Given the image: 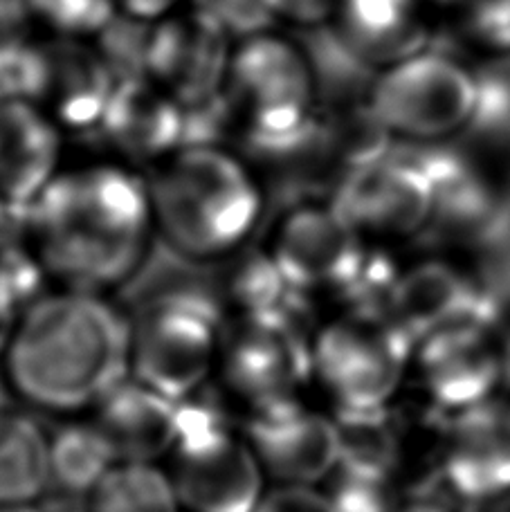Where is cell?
<instances>
[{
  "label": "cell",
  "instance_id": "obj_1",
  "mask_svg": "<svg viewBox=\"0 0 510 512\" xmlns=\"http://www.w3.org/2000/svg\"><path fill=\"white\" fill-rule=\"evenodd\" d=\"M39 259L68 290L126 286L149 259V189L131 173L95 167L57 176L34 200Z\"/></svg>",
  "mask_w": 510,
  "mask_h": 512
},
{
  "label": "cell",
  "instance_id": "obj_2",
  "mask_svg": "<svg viewBox=\"0 0 510 512\" xmlns=\"http://www.w3.org/2000/svg\"><path fill=\"white\" fill-rule=\"evenodd\" d=\"M129 322L99 295H45L18 319L5 376L30 405L70 414L97 405L131 373Z\"/></svg>",
  "mask_w": 510,
  "mask_h": 512
},
{
  "label": "cell",
  "instance_id": "obj_3",
  "mask_svg": "<svg viewBox=\"0 0 510 512\" xmlns=\"http://www.w3.org/2000/svg\"><path fill=\"white\" fill-rule=\"evenodd\" d=\"M187 261L171 274L169 265L153 274L140 268L126 283H138L129 319L131 376L176 402L203 391L225 344L223 297L198 274L205 263L180 274Z\"/></svg>",
  "mask_w": 510,
  "mask_h": 512
},
{
  "label": "cell",
  "instance_id": "obj_4",
  "mask_svg": "<svg viewBox=\"0 0 510 512\" xmlns=\"http://www.w3.org/2000/svg\"><path fill=\"white\" fill-rule=\"evenodd\" d=\"M153 221L169 250L209 263L232 256L261 216V194L241 162L216 146H187L149 187Z\"/></svg>",
  "mask_w": 510,
  "mask_h": 512
},
{
  "label": "cell",
  "instance_id": "obj_5",
  "mask_svg": "<svg viewBox=\"0 0 510 512\" xmlns=\"http://www.w3.org/2000/svg\"><path fill=\"white\" fill-rule=\"evenodd\" d=\"M232 108L248 120L250 140L263 155H277L315 131V75L306 52L275 36L245 39L232 57Z\"/></svg>",
  "mask_w": 510,
  "mask_h": 512
},
{
  "label": "cell",
  "instance_id": "obj_6",
  "mask_svg": "<svg viewBox=\"0 0 510 512\" xmlns=\"http://www.w3.org/2000/svg\"><path fill=\"white\" fill-rule=\"evenodd\" d=\"M180 405V436L173 450V486L189 512H254L266 495V470L250 441L227 425L205 400Z\"/></svg>",
  "mask_w": 510,
  "mask_h": 512
},
{
  "label": "cell",
  "instance_id": "obj_7",
  "mask_svg": "<svg viewBox=\"0 0 510 512\" xmlns=\"http://www.w3.org/2000/svg\"><path fill=\"white\" fill-rule=\"evenodd\" d=\"M414 351L391 317L349 310L315 335V378L338 409H380L396 396Z\"/></svg>",
  "mask_w": 510,
  "mask_h": 512
},
{
  "label": "cell",
  "instance_id": "obj_8",
  "mask_svg": "<svg viewBox=\"0 0 510 512\" xmlns=\"http://www.w3.org/2000/svg\"><path fill=\"white\" fill-rule=\"evenodd\" d=\"M479 102L477 79L436 52H418L389 66L369 93V108L391 135L421 142L461 131L477 115Z\"/></svg>",
  "mask_w": 510,
  "mask_h": 512
},
{
  "label": "cell",
  "instance_id": "obj_9",
  "mask_svg": "<svg viewBox=\"0 0 510 512\" xmlns=\"http://www.w3.org/2000/svg\"><path fill=\"white\" fill-rule=\"evenodd\" d=\"M261 315H241L223 344V369L230 389L263 409L299 400L315 378V337L306 333V319L295 301Z\"/></svg>",
  "mask_w": 510,
  "mask_h": 512
},
{
  "label": "cell",
  "instance_id": "obj_10",
  "mask_svg": "<svg viewBox=\"0 0 510 512\" xmlns=\"http://www.w3.org/2000/svg\"><path fill=\"white\" fill-rule=\"evenodd\" d=\"M414 369L434 409L448 418L497 398L506 382L504 340L495 322L466 319L423 337Z\"/></svg>",
  "mask_w": 510,
  "mask_h": 512
},
{
  "label": "cell",
  "instance_id": "obj_11",
  "mask_svg": "<svg viewBox=\"0 0 510 512\" xmlns=\"http://www.w3.org/2000/svg\"><path fill=\"white\" fill-rule=\"evenodd\" d=\"M333 207L360 234L412 236L434 221L436 191L416 158L387 153L351 167Z\"/></svg>",
  "mask_w": 510,
  "mask_h": 512
},
{
  "label": "cell",
  "instance_id": "obj_12",
  "mask_svg": "<svg viewBox=\"0 0 510 512\" xmlns=\"http://www.w3.org/2000/svg\"><path fill=\"white\" fill-rule=\"evenodd\" d=\"M362 234L335 207H299L277 234L270 256L293 292H340L364 261Z\"/></svg>",
  "mask_w": 510,
  "mask_h": 512
},
{
  "label": "cell",
  "instance_id": "obj_13",
  "mask_svg": "<svg viewBox=\"0 0 510 512\" xmlns=\"http://www.w3.org/2000/svg\"><path fill=\"white\" fill-rule=\"evenodd\" d=\"M245 438L266 474L279 483L315 486L338 470L340 443L333 416L308 409L299 400L252 409Z\"/></svg>",
  "mask_w": 510,
  "mask_h": 512
},
{
  "label": "cell",
  "instance_id": "obj_14",
  "mask_svg": "<svg viewBox=\"0 0 510 512\" xmlns=\"http://www.w3.org/2000/svg\"><path fill=\"white\" fill-rule=\"evenodd\" d=\"M443 481L466 504L510 497V400L445 418Z\"/></svg>",
  "mask_w": 510,
  "mask_h": 512
},
{
  "label": "cell",
  "instance_id": "obj_15",
  "mask_svg": "<svg viewBox=\"0 0 510 512\" xmlns=\"http://www.w3.org/2000/svg\"><path fill=\"white\" fill-rule=\"evenodd\" d=\"M227 34L194 12L187 21L153 27L147 75L187 108L218 97V88L230 77Z\"/></svg>",
  "mask_w": 510,
  "mask_h": 512
},
{
  "label": "cell",
  "instance_id": "obj_16",
  "mask_svg": "<svg viewBox=\"0 0 510 512\" xmlns=\"http://www.w3.org/2000/svg\"><path fill=\"white\" fill-rule=\"evenodd\" d=\"M391 319L418 344L466 319L495 322V301L466 274L443 261H423L400 274Z\"/></svg>",
  "mask_w": 510,
  "mask_h": 512
},
{
  "label": "cell",
  "instance_id": "obj_17",
  "mask_svg": "<svg viewBox=\"0 0 510 512\" xmlns=\"http://www.w3.org/2000/svg\"><path fill=\"white\" fill-rule=\"evenodd\" d=\"M95 425L120 463H156L176 450L180 405L135 378H124L97 402Z\"/></svg>",
  "mask_w": 510,
  "mask_h": 512
},
{
  "label": "cell",
  "instance_id": "obj_18",
  "mask_svg": "<svg viewBox=\"0 0 510 512\" xmlns=\"http://www.w3.org/2000/svg\"><path fill=\"white\" fill-rule=\"evenodd\" d=\"M61 140L32 102H0V196L34 205L57 178Z\"/></svg>",
  "mask_w": 510,
  "mask_h": 512
},
{
  "label": "cell",
  "instance_id": "obj_19",
  "mask_svg": "<svg viewBox=\"0 0 510 512\" xmlns=\"http://www.w3.org/2000/svg\"><path fill=\"white\" fill-rule=\"evenodd\" d=\"M99 126L117 149L153 158L185 140V111L165 88L147 79L117 81Z\"/></svg>",
  "mask_w": 510,
  "mask_h": 512
},
{
  "label": "cell",
  "instance_id": "obj_20",
  "mask_svg": "<svg viewBox=\"0 0 510 512\" xmlns=\"http://www.w3.org/2000/svg\"><path fill=\"white\" fill-rule=\"evenodd\" d=\"M48 86L45 102L63 124L90 128L102 122L117 79L102 52L77 39H61L45 45Z\"/></svg>",
  "mask_w": 510,
  "mask_h": 512
},
{
  "label": "cell",
  "instance_id": "obj_21",
  "mask_svg": "<svg viewBox=\"0 0 510 512\" xmlns=\"http://www.w3.org/2000/svg\"><path fill=\"white\" fill-rule=\"evenodd\" d=\"M340 36L367 66H394L423 52L427 30L416 0H342Z\"/></svg>",
  "mask_w": 510,
  "mask_h": 512
},
{
  "label": "cell",
  "instance_id": "obj_22",
  "mask_svg": "<svg viewBox=\"0 0 510 512\" xmlns=\"http://www.w3.org/2000/svg\"><path fill=\"white\" fill-rule=\"evenodd\" d=\"M50 488V438L34 418L0 420V504H34Z\"/></svg>",
  "mask_w": 510,
  "mask_h": 512
},
{
  "label": "cell",
  "instance_id": "obj_23",
  "mask_svg": "<svg viewBox=\"0 0 510 512\" xmlns=\"http://www.w3.org/2000/svg\"><path fill=\"white\" fill-rule=\"evenodd\" d=\"M333 420L340 443L338 470L389 483L400 463V438L387 407L335 409Z\"/></svg>",
  "mask_w": 510,
  "mask_h": 512
},
{
  "label": "cell",
  "instance_id": "obj_24",
  "mask_svg": "<svg viewBox=\"0 0 510 512\" xmlns=\"http://www.w3.org/2000/svg\"><path fill=\"white\" fill-rule=\"evenodd\" d=\"M117 463L95 420L63 425L50 438V486L66 497L88 499Z\"/></svg>",
  "mask_w": 510,
  "mask_h": 512
},
{
  "label": "cell",
  "instance_id": "obj_25",
  "mask_svg": "<svg viewBox=\"0 0 510 512\" xmlns=\"http://www.w3.org/2000/svg\"><path fill=\"white\" fill-rule=\"evenodd\" d=\"M90 512H180L173 479L156 463H117L88 497Z\"/></svg>",
  "mask_w": 510,
  "mask_h": 512
},
{
  "label": "cell",
  "instance_id": "obj_26",
  "mask_svg": "<svg viewBox=\"0 0 510 512\" xmlns=\"http://www.w3.org/2000/svg\"><path fill=\"white\" fill-rule=\"evenodd\" d=\"M295 297L297 292L288 286L270 254L239 256L223 279V301L234 304L241 315L272 313Z\"/></svg>",
  "mask_w": 510,
  "mask_h": 512
},
{
  "label": "cell",
  "instance_id": "obj_27",
  "mask_svg": "<svg viewBox=\"0 0 510 512\" xmlns=\"http://www.w3.org/2000/svg\"><path fill=\"white\" fill-rule=\"evenodd\" d=\"M48 86L45 45L0 36V102H41Z\"/></svg>",
  "mask_w": 510,
  "mask_h": 512
},
{
  "label": "cell",
  "instance_id": "obj_28",
  "mask_svg": "<svg viewBox=\"0 0 510 512\" xmlns=\"http://www.w3.org/2000/svg\"><path fill=\"white\" fill-rule=\"evenodd\" d=\"M115 5L117 0H30L32 14L72 39L104 32L115 21Z\"/></svg>",
  "mask_w": 510,
  "mask_h": 512
},
{
  "label": "cell",
  "instance_id": "obj_29",
  "mask_svg": "<svg viewBox=\"0 0 510 512\" xmlns=\"http://www.w3.org/2000/svg\"><path fill=\"white\" fill-rule=\"evenodd\" d=\"M196 12L227 36H261L279 16L277 0H194Z\"/></svg>",
  "mask_w": 510,
  "mask_h": 512
},
{
  "label": "cell",
  "instance_id": "obj_30",
  "mask_svg": "<svg viewBox=\"0 0 510 512\" xmlns=\"http://www.w3.org/2000/svg\"><path fill=\"white\" fill-rule=\"evenodd\" d=\"M331 479L329 495L338 512H394L398 508L385 481L358 479L342 470H335Z\"/></svg>",
  "mask_w": 510,
  "mask_h": 512
},
{
  "label": "cell",
  "instance_id": "obj_31",
  "mask_svg": "<svg viewBox=\"0 0 510 512\" xmlns=\"http://www.w3.org/2000/svg\"><path fill=\"white\" fill-rule=\"evenodd\" d=\"M468 25L484 48L510 52V0H472Z\"/></svg>",
  "mask_w": 510,
  "mask_h": 512
},
{
  "label": "cell",
  "instance_id": "obj_32",
  "mask_svg": "<svg viewBox=\"0 0 510 512\" xmlns=\"http://www.w3.org/2000/svg\"><path fill=\"white\" fill-rule=\"evenodd\" d=\"M254 512H338L329 492H320L315 486H293L279 483L266 490Z\"/></svg>",
  "mask_w": 510,
  "mask_h": 512
},
{
  "label": "cell",
  "instance_id": "obj_33",
  "mask_svg": "<svg viewBox=\"0 0 510 512\" xmlns=\"http://www.w3.org/2000/svg\"><path fill=\"white\" fill-rule=\"evenodd\" d=\"M342 0H277L279 16H288L302 25H322L340 9Z\"/></svg>",
  "mask_w": 510,
  "mask_h": 512
},
{
  "label": "cell",
  "instance_id": "obj_34",
  "mask_svg": "<svg viewBox=\"0 0 510 512\" xmlns=\"http://www.w3.org/2000/svg\"><path fill=\"white\" fill-rule=\"evenodd\" d=\"M30 14V0H0V36L12 34Z\"/></svg>",
  "mask_w": 510,
  "mask_h": 512
},
{
  "label": "cell",
  "instance_id": "obj_35",
  "mask_svg": "<svg viewBox=\"0 0 510 512\" xmlns=\"http://www.w3.org/2000/svg\"><path fill=\"white\" fill-rule=\"evenodd\" d=\"M122 3L131 18L147 21V18H156L160 14L169 12V9L176 5L178 0H122Z\"/></svg>",
  "mask_w": 510,
  "mask_h": 512
},
{
  "label": "cell",
  "instance_id": "obj_36",
  "mask_svg": "<svg viewBox=\"0 0 510 512\" xmlns=\"http://www.w3.org/2000/svg\"><path fill=\"white\" fill-rule=\"evenodd\" d=\"M18 319H21L18 310L9 304L3 295H0V355L7 353V346L12 342Z\"/></svg>",
  "mask_w": 510,
  "mask_h": 512
},
{
  "label": "cell",
  "instance_id": "obj_37",
  "mask_svg": "<svg viewBox=\"0 0 510 512\" xmlns=\"http://www.w3.org/2000/svg\"><path fill=\"white\" fill-rule=\"evenodd\" d=\"M394 512H450L445 510L443 506L434 504V501H427V499H414V501H407V504L400 506Z\"/></svg>",
  "mask_w": 510,
  "mask_h": 512
},
{
  "label": "cell",
  "instance_id": "obj_38",
  "mask_svg": "<svg viewBox=\"0 0 510 512\" xmlns=\"http://www.w3.org/2000/svg\"><path fill=\"white\" fill-rule=\"evenodd\" d=\"M12 393H14V389H12V384H9L7 376L5 378L0 376V420L7 418L12 411H16L12 407Z\"/></svg>",
  "mask_w": 510,
  "mask_h": 512
},
{
  "label": "cell",
  "instance_id": "obj_39",
  "mask_svg": "<svg viewBox=\"0 0 510 512\" xmlns=\"http://www.w3.org/2000/svg\"><path fill=\"white\" fill-rule=\"evenodd\" d=\"M466 512H510V497L481 501V504H466Z\"/></svg>",
  "mask_w": 510,
  "mask_h": 512
},
{
  "label": "cell",
  "instance_id": "obj_40",
  "mask_svg": "<svg viewBox=\"0 0 510 512\" xmlns=\"http://www.w3.org/2000/svg\"><path fill=\"white\" fill-rule=\"evenodd\" d=\"M0 512H43L34 504H0Z\"/></svg>",
  "mask_w": 510,
  "mask_h": 512
},
{
  "label": "cell",
  "instance_id": "obj_41",
  "mask_svg": "<svg viewBox=\"0 0 510 512\" xmlns=\"http://www.w3.org/2000/svg\"><path fill=\"white\" fill-rule=\"evenodd\" d=\"M54 512H90V510H79V508H72V506H66V508H59Z\"/></svg>",
  "mask_w": 510,
  "mask_h": 512
},
{
  "label": "cell",
  "instance_id": "obj_42",
  "mask_svg": "<svg viewBox=\"0 0 510 512\" xmlns=\"http://www.w3.org/2000/svg\"><path fill=\"white\" fill-rule=\"evenodd\" d=\"M432 3H439V5H450V3H459V0H432Z\"/></svg>",
  "mask_w": 510,
  "mask_h": 512
}]
</instances>
